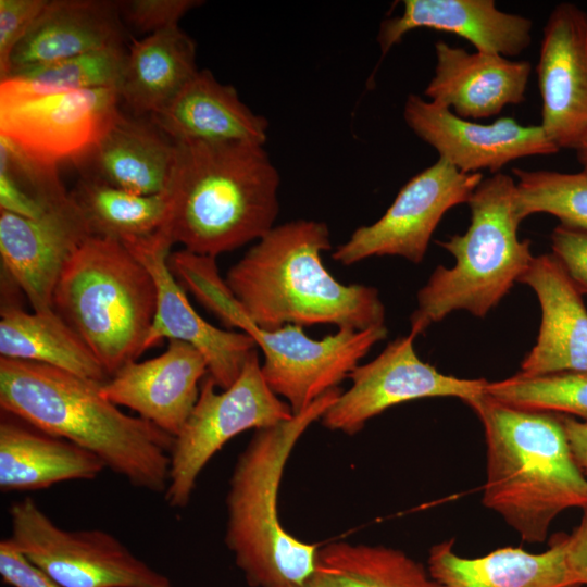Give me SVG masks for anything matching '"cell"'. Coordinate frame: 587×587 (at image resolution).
<instances>
[{
  "label": "cell",
  "mask_w": 587,
  "mask_h": 587,
  "mask_svg": "<svg viewBox=\"0 0 587 587\" xmlns=\"http://www.w3.org/2000/svg\"><path fill=\"white\" fill-rule=\"evenodd\" d=\"M100 385L47 364L0 358L1 411L93 453L133 487L164 494L175 438L124 413Z\"/></svg>",
  "instance_id": "6da1fadb"
},
{
  "label": "cell",
  "mask_w": 587,
  "mask_h": 587,
  "mask_svg": "<svg viewBox=\"0 0 587 587\" xmlns=\"http://www.w3.org/2000/svg\"><path fill=\"white\" fill-rule=\"evenodd\" d=\"M329 249L326 223L290 221L260 238L224 280L248 319L264 329L329 324L363 330L385 325L378 290L335 279L322 261Z\"/></svg>",
  "instance_id": "7a4b0ae2"
},
{
  "label": "cell",
  "mask_w": 587,
  "mask_h": 587,
  "mask_svg": "<svg viewBox=\"0 0 587 587\" xmlns=\"http://www.w3.org/2000/svg\"><path fill=\"white\" fill-rule=\"evenodd\" d=\"M466 404L485 435L483 504L522 540L544 542L561 512L587 507V477L574 461L560 414L509 405L486 392Z\"/></svg>",
  "instance_id": "3957f363"
},
{
  "label": "cell",
  "mask_w": 587,
  "mask_h": 587,
  "mask_svg": "<svg viewBox=\"0 0 587 587\" xmlns=\"http://www.w3.org/2000/svg\"><path fill=\"white\" fill-rule=\"evenodd\" d=\"M165 229L173 245L215 258L259 240L279 212V174L263 146L175 142Z\"/></svg>",
  "instance_id": "277c9868"
},
{
  "label": "cell",
  "mask_w": 587,
  "mask_h": 587,
  "mask_svg": "<svg viewBox=\"0 0 587 587\" xmlns=\"http://www.w3.org/2000/svg\"><path fill=\"white\" fill-rule=\"evenodd\" d=\"M340 394L335 388L289 420L257 430L237 460L226 497L225 542L251 587L302 586L315 574L320 547L284 528L277 498L298 440Z\"/></svg>",
  "instance_id": "5b68a950"
},
{
  "label": "cell",
  "mask_w": 587,
  "mask_h": 587,
  "mask_svg": "<svg viewBox=\"0 0 587 587\" xmlns=\"http://www.w3.org/2000/svg\"><path fill=\"white\" fill-rule=\"evenodd\" d=\"M174 276L226 327L249 335L264 355L262 374L268 387L299 413L349 377L372 347L385 339V325L363 330L338 328L320 340L310 338L301 326L277 329L257 326L243 313L225 280L215 258L182 249L168 255Z\"/></svg>",
  "instance_id": "8992f818"
},
{
  "label": "cell",
  "mask_w": 587,
  "mask_h": 587,
  "mask_svg": "<svg viewBox=\"0 0 587 587\" xmlns=\"http://www.w3.org/2000/svg\"><path fill=\"white\" fill-rule=\"evenodd\" d=\"M471 221L466 232L437 243L455 264L439 265L417 291L410 316L416 336L450 313L464 310L485 317L527 271L534 255L532 242L521 240L516 211V182L497 173L483 178L467 201Z\"/></svg>",
  "instance_id": "52a82bcc"
},
{
  "label": "cell",
  "mask_w": 587,
  "mask_h": 587,
  "mask_svg": "<svg viewBox=\"0 0 587 587\" xmlns=\"http://www.w3.org/2000/svg\"><path fill=\"white\" fill-rule=\"evenodd\" d=\"M54 311L78 334L108 373L136 361L157 310L149 270L121 242L90 236L65 265Z\"/></svg>",
  "instance_id": "ba28073f"
},
{
  "label": "cell",
  "mask_w": 587,
  "mask_h": 587,
  "mask_svg": "<svg viewBox=\"0 0 587 587\" xmlns=\"http://www.w3.org/2000/svg\"><path fill=\"white\" fill-rule=\"evenodd\" d=\"M116 87L58 89L17 78L0 82V137L28 157L58 165L74 161L115 118Z\"/></svg>",
  "instance_id": "9c48e42d"
},
{
  "label": "cell",
  "mask_w": 587,
  "mask_h": 587,
  "mask_svg": "<svg viewBox=\"0 0 587 587\" xmlns=\"http://www.w3.org/2000/svg\"><path fill=\"white\" fill-rule=\"evenodd\" d=\"M207 375L200 395L171 451L164 500L170 508H185L197 479L222 447L240 433L263 429L289 420L294 413L266 384L257 349L248 357L235 383L216 391Z\"/></svg>",
  "instance_id": "30bf717a"
},
{
  "label": "cell",
  "mask_w": 587,
  "mask_h": 587,
  "mask_svg": "<svg viewBox=\"0 0 587 587\" xmlns=\"http://www.w3.org/2000/svg\"><path fill=\"white\" fill-rule=\"evenodd\" d=\"M9 517L11 541L64 587H174L114 535L62 528L30 497L13 501Z\"/></svg>",
  "instance_id": "8fae6325"
},
{
  "label": "cell",
  "mask_w": 587,
  "mask_h": 587,
  "mask_svg": "<svg viewBox=\"0 0 587 587\" xmlns=\"http://www.w3.org/2000/svg\"><path fill=\"white\" fill-rule=\"evenodd\" d=\"M482 180V173L465 174L438 159L399 190L379 220L357 228L332 258L346 266L384 255L420 263L444 215L467 203Z\"/></svg>",
  "instance_id": "7c38bea8"
},
{
  "label": "cell",
  "mask_w": 587,
  "mask_h": 587,
  "mask_svg": "<svg viewBox=\"0 0 587 587\" xmlns=\"http://www.w3.org/2000/svg\"><path fill=\"white\" fill-rule=\"evenodd\" d=\"M416 335L398 337L371 362L349 375L352 385L326 410L322 424L347 435L359 433L366 422L403 402L454 397L463 402L485 392L488 380L466 379L440 373L415 352Z\"/></svg>",
  "instance_id": "4fadbf2b"
},
{
  "label": "cell",
  "mask_w": 587,
  "mask_h": 587,
  "mask_svg": "<svg viewBox=\"0 0 587 587\" xmlns=\"http://www.w3.org/2000/svg\"><path fill=\"white\" fill-rule=\"evenodd\" d=\"M403 118L440 160L465 174L483 170L497 174L516 159L560 151L540 124L522 125L510 116L479 124L413 93L405 100Z\"/></svg>",
  "instance_id": "5bb4252c"
},
{
  "label": "cell",
  "mask_w": 587,
  "mask_h": 587,
  "mask_svg": "<svg viewBox=\"0 0 587 587\" xmlns=\"http://www.w3.org/2000/svg\"><path fill=\"white\" fill-rule=\"evenodd\" d=\"M162 228L151 238L126 247L151 273L157 286V310L145 342V351L163 339H175L193 346L208 362V375L217 388L230 387L257 349L243 332L215 327L190 304L184 289L167 264L171 247Z\"/></svg>",
  "instance_id": "9a60e30c"
},
{
  "label": "cell",
  "mask_w": 587,
  "mask_h": 587,
  "mask_svg": "<svg viewBox=\"0 0 587 587\" xmlns=\"http://www.w3.org/2000/svg\"><path fill=\"white\" fill-rule=\"evenodd\" d=\"M92 236L71 192L52 199L38 218L0 211V254L34 311L53 309V294L68 260Z\"/></svg>",
  "instance_id": "2e32d148"
},
{
  "label": "cell",
  "mask_w": 587,
  "mask_h": 587,
  "mask_svg": "<svg viewBox=\"0 0 587 587\" xmlns=\"http://www.w3.org/2000/svg\"><path fill=\"white\" fill-rule=\"evenodd\" d=\"M541 123L559 149H575L587 133V13L558 3L542 29L536 66Z\"/></svg>",
  "instance_id": "e0dca14e"
},
{
  "label": "cell",
  "mask_w": 587,
  "mask_h": 587,
  "mask_svg": "<svg viewBox=\"0 0 587 587\" xmlns=\"http://www.w3.org/2000/svg\"><path fill=\"white\" fill-rule=\"evenodd\" d=\"M208 373V362L199 350L172 339L160 355L123 365L100 385V392L175 438L193 410L199 383Z\"/></svg>",
  "instance_id": "ac0fdd59"
},
{
  "label": "cell",
  "mask_w": 587,
  "mask_h": 587,
  "mask_svg": "<svg viewBox=\"0 0 587 587\" xmlns=\"http://www.w3.org/2000/svg\"><path fill=\"white\" fill-rule=\"evenodd\" d=\"M519 283L536 294L541 323L517 374L587 372V309L561 261L553 253L534 257Z\"/></svg>",
  "instance_id": "d6986e66"
},
{
  "label": "cell",
  "mask_w": 587,
  "mask_h": 587,
  "mask_svg": "<svg viewBox=\"0 0 587 587\" xmlns=\"http://www.w3.org/2000/svg\"><path fill=\"white\" fill-rule=\"evenodd\" d=\"M434 76L424 90L433 103L459 117L480 120L520 104L532 73L527 61L486 52H467L445 41L435 43Z\"/></svg>",
  "instance_id": "ffe728a7"
},
{
  "label": "cell",
  "mask_w": 587,
  "mask_h": 587,
  "mask_svg": "<svg viewBox=\"0 0 587 587\" xmlns=\"http://www.w3.org/2000/svg\"><path fill=\"white\" fill-rule=\"evenodd\" d=\"M422 27L455 34L476 51L509 59L524 52L533 39V22L499 10L494 0H404L401 14L380 24L382 57L405 34Z\"/></svg>",
  "instance_id": "44dd1931"
},
{
  "label": "cell",
  "mask_w": 587,
  "mask_h": 587,
  "mask_svg": "<svg viewBox=\"0 0 587 587\" xmlns=\"http://www.w3.org/2000/svg\"><path fill=\"white\" fill-rule=\"evenodd\" d=\"M175 154V142L150 117L121 110L73 163L83 177L138 195H155L168 188Z\"/></svg>",
  "instance_id": "7402d4cb"
},
{
  "label": "cell",
  "mask_w": 587,
  "mask_h": 587,
  "mask_svg": "<svg viewBox=\"0 0 587 587\" xmlns=\"http://www.w3.org/2000/svg\"><path fill=\"white\" fill-rule=\"evenodd\" d=\"M149 117L174 142L264 146L267 140V120L208 70L198 71L170 103Z\"/></svg>",
  "instance_id": "603a6c76"
},
{
  "label": "cell",
  "mask_w": 587,
  "mask_h": 587,
  "mask_svg": "<svg viewBox=\"0 0 587 587\" xmlns=\"http://www.w3.org/2000/svg\"><path fill=\"white\" fill-rule=\"evenodd\" d=\"M565 537L554 534L539 553L508 546L476 558L458 554L448 539L430 547L427 567L440 587H582L565 564Z\"/></svg>",
  "instance_id": "cb8c5ba5"
},
{
  "label": "cell",
  "mask_w": 587,
  "mask_h": 587,
  "mask_svg": "<svg viewBox=\"0 0 587 587\" xmlns=\"http://www.w3.org/2000/svg\"><path fill=\"white\" fill-rule=\"evenodd\" d=\"M123 39L117 1L47 0L13 51L9 73L93 50L123 47Z\"/></svg>",
  "instance_id": "d4e9b609"
},
{
  "label": "cell",
  "mask_w": 587,
  "mask_h": 587,
  "mask_svg": "<svg viewBox=\"0 0 587 587\" xmlns=\"http://www.w3.org/2000/svg\"><path fill=\"white\" fill-rule=\"evenodd\" d=\"M104 469L93 453L2 411V492L39 490L67 480H91Z\"/></svg>",
  "instance_id": "484cf974"
},
{
  "label": "cell",
  "mask_w": 587,
  "mask_h": 587,
  "mask_svg": "<svg viewBox=\"0 0 587 587\" xmlns=\"http://www.w3.org/2000/svg\"><path fill=\"white\" fill-rule=\"evenodd\" d=\"M198 72L196 43L174 26L132 40L117 87L133 115L162 110Z\"/></svg>",
  "instance_id": "4316f807"
},
{
  "label": "cell",
  "mask_w": 587,
  "mask_h": 587,
  "mask_svg": "<svg viewBox=\"0 0 587 587\" xmlns=\"http://www.w3.org/2000/svg\"><path fill=\"white\" fill-rule=\"evenodd\" d=\"M0 358L47 364L101 384L109 379L93 352L54 309L2 307Z\"/></svg>",
  "instance_id": "83f0119b"
},
{
  "label": "cell",
  "mask_w": 587,
  "mask_h": 587,
  "mask_svg": "<svg viewBox=\"0 0 587 587\" xmlns=\"http://www.w3.org/2000/svg\"><path fill=\"white\" fill-rule=\"evenodd\" d=\"M71 196L92 236L111 238L125 247L157 235L171 212L168 188L155 195H138L80 176Z\"/></svg>",
  "instance_id": "f1b7e54d"
},
{
  "label": "cell",
  "mask_w": 587,
  "mask_h": 587,
  "mask_svg": "<svg viewBox=\"0 0 587 587\" xmlns=\"http://www.w3.org/2000/svg\"><path fill=\"white\" fill-rule=\"evenodd\" d=\"M316 587H440L428 567L403 551L337 541L320 548Z\"/></svg>",
  "instance_id": "f546056e"
},
{
  "label": "cell",
  "mask_w": 587,
  "mask_h": 587,
  "mask_svg": "<svg viewBox=\"0 0 587 587\" xmlns=\"http://www.w3.org/2000/svg\"><path fill=\"white\" fill-rule=\"evenodd\" d=\"M516 178V211L523 221L547 213L560 224L587 230V174L549 170L513 168Z\"/></svg>",
  "instance_id": "4dcf8cb0"
},
{
  "label": "cell",
  "mask_w": 587,
  "mask_h": 587,
  "mask_svg": "<svg viewBox=\"0 0 587 587\" xmlns=\"http://www.w3.org/2000/svg\"><path fill=\"white\" fill-rule=\"evenodd\" d=\"M485 392L516 408L577 416L587 422V372H560L488 382Z\"/></svg>",
  "instance_id": "1f68e13d"
},
{
  "label": "cell",
  "mask_w": 587,
  "mask_h": 587,
  "mask_svg": "<svg viewBox=\"0 0 587 587\" xmlns=\"http://www.w3.org/2000/svg\"><path fill=\"white\" fill-rule=\"evenodd\" d=\"M125 55L123 47L99 49L50 63L17 68L10 72L5 78H17L58 89L117 88Z\"/></svg>",
  "instance_id": "d6a6232c"
},
{
  "label": "cell",
  "mask_w": 587,
  "mask_h": 587,
  "mask_svg": "<svg viewBox=\"0 0 587 587\" xmlns=\"http://www.w3.org/2000/svg\"><path fill=\"white\" fill-rule=\"evenodd\" d=\"M202 3L198 0H124L117 1V8L122 20L150 35L178 26L188 11Z\"/></svg>",
  "instance_id": "836d02e7"
},
{
  "label": "cell",
  "mask_w": 587,
  "mask_h": 587,
  "mask_svg": "<svg viewBox=\"0 0 587 587\" xmlns=\"http://www.w3.org/2000/svg\"><path fill=\"white\" fill-rule=\"evenodd\" d=\"M47 0H0V77L10 71V60L20 41L40 14Z\"/></svg>",
  "instance_id": "e575fe53"
},
{
  "label": "cell",
  "mask_w": 587,
  "mask_h": 587,
  "mask_svg": "<svg viewBox=\"0 0 587 587\" xmlns=\"http://www.w3.org/2000/svg\"><path fill=\"white\" fill-rule=\"evenodd\" d=\"M551 248L580 294H587V230L559 224L551 234Z\"/></svg>",
  "instance_id": "d590c367"
},
{
  "label": "cell",
  "mask_w": 587,
  "mask_h": 587,
  "mask_svg": "<svg viewBox=\"0 0 587 587\" xmlns=\"http://www.w3.org/2000/svg\"><path fill=\"white\" fill-rule=\"evenodd\" d=\"M0 575L11 587H64L29 561L9 537L0 541Z\"/></svg>",
  "instance_id": "8d00e7d4"
},
{
  "label": "cell",
  "mask_w": 587,
  "mask_h": 587,
  "mask_svg": "<svg viewBox=\"0 0 587 587\" xmlns=\"http://www.w3.org/2000/svg\"><path fill=\"white\" fill-rule=\"evenodd\" d=\"M54 198L57 197L41 200L33 197L21 188L7 171L0 168V211L22 217L38 218Z\"/></svg>",
  "instance_id": "74e56055"
},
{
  "label": "cell",
  "mask_w": 587,
  "mask_h": 587,
  "mask_svg": "<svg viewBox=\"0 0 587 587\" xmlns=\"http://www.w3.org/2000/svg\"><path fill=\"white\" fill-rule=\"evenodd\" d=\"M579 524L571 534H566L564 560L572 579L587 586V507L582 509Z\"/></svg>",
  "instance_id": "f35d334b"
},
{
  "label": "cell",
  "mask_w": 587,
  "mask_h": 587,
  "mask_svg": "<svg viewBox=\"0 0 587 587\" xmlns=\"http://www.w3.org/2000/svg\"><path fill=\"white\" fill-rule=\"evenodd\" d=\"M575 463L587 477V422L560 414Z\"/></svg>",
  "instance_id": "ab89813d"
},
{
  "label": "cell",
  "mask_w": 587,
  "mask_h": 587,
  "mask_svg": "<svg viewBox=\"0 0 587 587\" xmlns=\"http://www.w3.org/2000/svg\"><path fill=\"white\" fill-rule=\"evenodd\" d=\"M574 150L582 171L587 174V133L582 137Z\"/></svg>",
  "instance_id": "60d3db41"
},
{
  "label": "cell",
  "mask_w": 587,
  "mask_h": 587,
  "mask_svg": "<svg viewBox=\"0 0 587 587\" xmlns=\"http://www.w3.org/2000/svg\"><path fill=\"white\" fill-rule=\"evenodd\" d=\"M277 587H316V586L313 585L311 582H308L305 585H302V586H297V585H283V586H277Z\"/></svg>",
  "instance_id": "b9f144b4"
}]
</instances>
